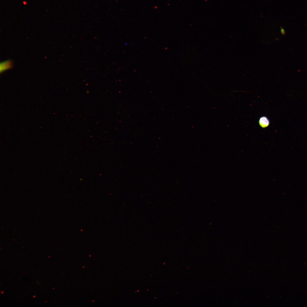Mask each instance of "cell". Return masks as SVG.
<instances>
[{
  "label": "cell",
  "instance_id": "1",
  "mask_svg": "<svg viewBox=\"0 0 307 307\" xmlns=\"http://www.w3.org/2000/svg\"><path fill=\"white\" fill-rule=\"evenodd\" d=\"M258 123L260 126L263 128H266L270 125V121L269 119L266 116H261L259 119Z\"/></svg>",
  "mask_w": 307,
  "mask_h": 307
},
{
  "label": "cell",
  "instance_id": "2",
  "mask_svg": "<svg viewBox=\"0 0 307 307\" xmlns=\"http://www.w3.org/2000/svg\"><path fill=\"white\" fill-rule=\"evenodd\" d=\"M0 71L1 72L11 68L12 66L11 61L7 60L2 62L0 63Z\"/></svg>",
  "mask_w": 307,
  "mask_h": 307
},
{
  "label": "cell",
  "instance_id": "3",
  "mask_svg": "<svg viewBox=\"0 0 307 307\" xmlns=\"http://www.w3.org/2000/svg\"><path fill=\"white\" fill-rule=\"evenodd\" d=\"M280 31L281 32L282 35H285V30L282 27H280Z\"/></svg>",
  "mask_w": 307,
  "mask_h": 307
}]
</instances>
